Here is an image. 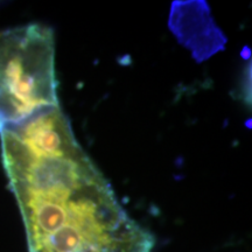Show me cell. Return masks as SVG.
Returning <instances> with one entry per match:
<instances>
[{"mask_svg": "<svg viewBox=\"0 0 252 252\" xmlns=\"http://www.w3.org/2000/svg\"><path fill=\"white\" fill-rule=\"evenodd\" d=\"M0 138L28 252H153V235L122 207L60 106Z\"/></svg>", "mask_w": 252, "mask_h": 252, "instance_id": "1", "label": "cell"}, {"mask_svg": "<svg viewBox=\"0 0 252 252\" xmlns=\"http://www.w3.org/2000/svg\"><path fill=\"white\" fill-rule=\"evenodd\" d=\"M59 106L52 28L30 24L0 32V131Z\"/></svg>", "mask_w": 252, "mask_h": 252, "instance_id": "2", "label": "cell"}, {"mask_svg": "<svg viewBox=\"0 0 252 252\" xmlns=\"http://www.w3.org/2000/svg\"><path fill=\"white\" fill-rule=\"evenodd\" d=\"M169 27L198 62L224 48L226 39L214 23L204 1H175Z\"/></svg>", "mask_w": 252, "mask_h": 252, "instance_id": "3", "label": "cell"}]
</instances>
